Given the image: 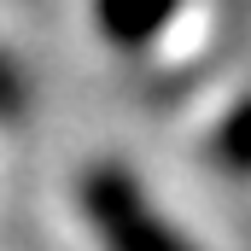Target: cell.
Here are the masks:
<instances>
[{"label": "cell", "mask_w": 251, "mask_h": 251, "mask_svg": "<svg viewBox=\"0 0 251 251\" xmlns=\"http://www.w3.org/2000/svg\"><path fill=\"white\" fill-rule=\"evenodd\" d=\"M82 216H88V228L100 234L105 251H193L181 240V228H170L152 210L140 181L128 170H111V164L82 181Z\"/></svg>", "instance_id": "6da1fadb"}, {"label": "cell", "mask_w": 251, "mask_h": 251, "mask_svg": "<svg viewBox=\"0 0 251 251\" xmlns=\"http://www.w3.org/2000/svg\"><path fill=\"white\" fill-rule=\"evenodd\" d=\"M216 158H222V170H234V176L251 170V100H240V105L216 123Z\"/></svg>", "instance_id": "3957f363"}, {"label": "cell", "mask_w": 251, "mask_h": 251, "mask_svg": "<svg viewBox=\"0 0 251 251\" xmlns=\"http://www.w3.org/2000/svg\"><path fill=\"white\" fill-rule=\"evenodd\" d=\"M29 111V82H24V70L0 53V123H18Z\"/></svg>", "instance_id": "277c9868"}, {"label": "cell", "mask_w": 251, "mask_h": 251, "mask_svg": "<svg viewBox=\"0 0 251 251\" xmlns=\"http://www.w3.org/2000/svg\"><path fill=\"white\" fill-rule=\"evenodd\" d=\"M176 12H181V0H94V29L111 47L140 53L176 24Z\"/></svg>", "instance_id": "7a4b0ae2"}]
</instances>
